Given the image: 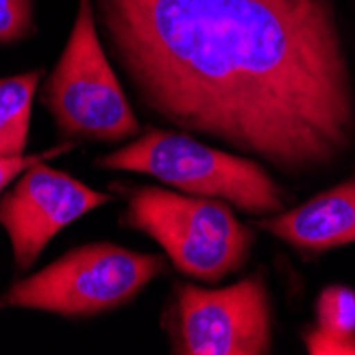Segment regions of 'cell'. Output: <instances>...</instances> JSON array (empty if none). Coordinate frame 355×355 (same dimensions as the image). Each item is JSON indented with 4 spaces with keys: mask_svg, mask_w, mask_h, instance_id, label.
Segmentation results:
<instances>
[{
    "mask_svg": "<svg viewBox=\"0 0 355 355\" xmlns=\"http://www.w3.org/2000/svg\"><path fill=\"white\" fill-rule=\"evenodd\" d=\"M157 115L287 171L347 149L355 105L330 0H98Z\"/></svg>",
    "mask_w": 355,
    "mask_h": 355,
    "instance_id": "6da1fadb",
    "label": "cell"
},
{
    "mask_svg": "<svg viewBox=\"0 0 355 355\" xmlns=\"http://www.w3.org/2000/svg\"><path fill=\"white\" fill-rule=\"evenodd\" d=\"M123 221L151 236L177 270L209 283L241 270L255 241L223 200L159 187L132 191Z\"/></svg>",
    "mask_w": 355,
    "mask_h": 355,
    "instance_id": "7a4b0ae2",
    "label": "cell"
},
{
    "mask_svg": "<svg viewBox=\"0 0 355 355\" xmlns=\"http://www.w3.org/2000/svg\"><path fill=\"white\" fill-rule=\"evenodd\" d=\"M98 164L145 173L191 196L225 200L249 213L283 209L281 189L262 166L187 135L149 130L139 141L101 157Z\"/></svg>",
    "mask_w": 355,
    "mask_h": 355,
    "instance_id": "3957f363",
    "label": "cell"
},
{
    "mask_svg": "<svg viewBox=\"0 0 355 355\" xmlns=\"http://www.w3.org/2000/svg\"><path fill=\"white\" fill-rule=\"evenodd\" d=\"M164 270L159 255L111 243L77 247L28 279L15 281L0 306L89 317L117 309Z\"/></svg>",
    "mask_w": 355,
    "mask_h": 355,
    "instance_id": "277c9868",
    "label": "cell"
},
{
    "mask_svg": "<svg viewBox=\"0 0 355 355\" xmlns=\"http://www.w3.org/2000/svg\"><path fill=\"white\" fill-rule=\"evenodd\" d=\"M43 105L67 139L121 141L141 130L96 35L92 0H79L69 43L43 87Z\"/></svg>",
    "mask_w": 355,
    "mask_h": 355,
    "instance_id": "5b68a950",
    "label": "cell"
},
{
    "mask_svg": "<svg viewBox=\"0 0 355 355\" xmlns=\"http://www.w3.org/2000/svg\"><path fill=\"white\" fill-rule=\"evenodd\" d=\"M173 340L187 355H262L270 351L268 289L260 275L221 289L175 287Z\"/></svg>",
    "mask_w": 355,
    "mask_h": 355,
    "instance_id": "8992f818",
    "label": "cell"
},
{
    "mask_svg": "<svg viewBox=\"0 0 355 355\" xmlns=\"http://www.w3.org/2000/svg\"><path fill=\"white\" fill-rule=\"evenodd\" d=\"M109 200L107 193L43 162L26 168L0 198V225L9 234L15 264L30 268L60 230Z\"/></svg>",
    "mask_w": 355,
    "mask_h": 355,
    "instance_id": "52a82bcc",
    "label": "cell"
},
{
    "mask_svg": "<svg viewBox=\"0 0 355 355\" xmlns=\"http://www.w3.org/2000/svg\"><path fill=\"white\" fill-rule=\"evenodd\" d=\"M257 225L300 253H324L355 243V177L292 211L260 219Z\"/></svg>",
    "mask_w": 355,
    "mask_h": 355,
    "instance_id": "ba28073f",
    "label": "cell"
},
{
    "mask_svg": "<svg viewBox=\"0 0 355 355\" xmlns=\"http://www.w3.org/2000/svg\"><path fill=\"white\" fill-rule=\"evenodd\" d=\"M317 326L304 334L309 353H355V292L330 285L315 304Z\"/></svg>",
    "mask_w": 355,
    "mask_h": 355,
    "instance_id": "9c48e42d",
    "label": "cell"
},
{
    "mask_svg": "<svg viewBox=\"0 0 355 355\" xmlns=\"http://www.w3.org/2000/svg\"><path fill=\"white\" fill-rule=\"evenodd\" d=\"M41 73H26L0 79V155H21L28 143L32 98Z\"/></svg>",
    "mask_w": 355,
    "mask_h": 355,
    "instance_id": "30bf717a",
    "label": "cell"
},
{
    "mask_svg": "<svg viewBox=\"0 0 355 355\" xmlns=\"http://www.w3.org/2000/svg\"><path fill=\"white\" fill-rule=\"evenodd\" d=\"M35 32V0H0V45L17 43Z\"/></svg>",
    "mask_w": 355,
    "mask_h": 355,
    "instance_id": "8fae6325",
    "label": "cell"
},
{
    "mask_svg": "<svg viewBox=\"0 0 355 355\" xmlns=\"http://www.w3.org/2000/svg\"><path fill=\"white\" fill-rule=\"evenodd\" d=\"M75 147L73 141H67L58 147H51V149H45L41 153H35V155H9V157H3L0 155V193H3L26 168H30L32 164L37 162H45V159H51V157H58L62 153H67Z\"/></svg>",
    "mask_w": 355,
    "mask_h": 355,
    "instance_id": "7c38bea8",
    "label": "cell"
}]
</instances>
